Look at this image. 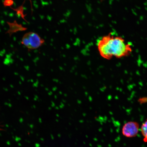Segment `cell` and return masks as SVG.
Wrapping results in <instances>:
<instances>
[{"mask_svg": "<svg viewBox=\"0 0 147 147\" xmlns=\"http://www.w3.org/2000/svg\"><path fill=\"white\" fill-rule=\"evenodd\" d=\"M97 49L101 57L107 60L120 59L131 54L133 49L122 37L109 34L97 41Z\"/></svg>", "mask_w": 147, "mask_h": 147, "instance_id": "1", "label": "cell"}, {"mask_svg": "<svg viewBox=\"0 0 147 147\" xmlns=\"http://www.w3.org/2000/svg\"><path fill=\"white\" fill-rule=\"evenodd\" d=\"M45 40L37 33L30 32L26 33L22 38L21 43L29 50L39 48L45 43Z\"/></svg>", "mask_w": 147, "mask_h": 147, "instance_id": "2", "label": "cell"}, {"mask_svg": "<svg viewBox=\"0 0 147 147\" xmlns=\"http://www.w3.org/2000/svg\"><path fill=\"white\" fill-rule=\"evenodd\" d=\"M140 125L135 121H129L123 126L122 133L124 137L132 138L136 137L140 130Z\"/></svg>", "mask_w": 147, "mask_h": 147, "instance_id": "3", "label": "cell"}, {"mask_svg": "<svg viewBox=\"0 0 147 147\" xmlns=\"http://www.w3.org/2000/svg\"><path fill=\"white\" fill-rule=\"evenodd\" d=\"M141 134L144 138V142L147 141V119L143 123L140 128Z\"/></svg>", "mask_w": 147, "mask_h": 147, "instance_id": "4", "label": "cell"}, {"mask_svg": "<svg viewBox=\"0 0 147 147\" xmlns=\"http://www.w3.org/2000/svg\"><path fill=\"white\" fill-rule=\"evenodd\" d=\"M13 4V0H5L3 2V5L5 7L10 6Z\"/></svg>", "mask_w": 147, "mask_h": 147, "instance_id": "5", "label": "cell"}, {"mask_svg": "<svg viewBox=\"0 0 147 147\" xmlns=\"http://www.w3.org/2000/svg\"><path fill=\"white\" fill-rule=\"evenodd\" d=\"M140 103L143 104L147 102V97H143L140 98L138 100Z\"/></svg>", "mask_w": 147, "mask_h": 147, "instance_id": "6", "label": "cell"}]
</instances>
